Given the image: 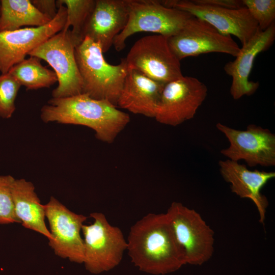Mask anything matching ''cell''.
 Wrapping results in <instances>:
<instances>
[{
  "instance_id": "6da1fadb",
  "label": "cell",
  "mask_w": 275,
  "mask_h": 275,
  "mask_svg": "<svg viewBox=\"0 0 275 275\" xmlns=\"http://www.w3.org/2000/svg\"><path fill=\"white\" fill-rule=\"evenodd\" d=\"M127 243L131 262L147 273L164 274L186 264L166 213H148L138 221L130 229Z\"/></svg>"
},
{
  "instance_id": "7a4b0ae2",
  "label": "cell",
  "mask_w": 275,
  "mask_h": 275,
  "mask_svg": "<svg viewBox=\"0 0 275 275\" xmlns=\"http://www.w3.org/2000/svg\"><path fill=\"white\" fill-rule=\"evenodd\" d=\"M40 117L46 123L87 126L95 131L97 139L107 143H113L130 122L129 115L112 103L84 93L51 98L42 107Z\"/></svg>"
},
{
  "instance_id": "3957f363",
  "label": "cell",
  "mask_w": 275,
  "mask_h": 275,
  "mask_svg": "<svg viewBox=\"0 0 275 275\" xmlns=\"http://www.w3.org/2000/svg\"><path fill=\"white\" fill-rule=\"evenodd\" d=\"M99 44L87 37L75 48V57L82 81V93L117 106L129 70L125 59L113 65L107 63Z\"/></svg>"
},
{
  "instance_id": "277c9868",
  "label": "cell",
  "mask_w": 275,
  "mask_h": 275,
  "mask_svg": "<svg viewBox=\"0 0 275 275\" xmlns=\"http://www.w3.org/2000/svg\"><path fill=\"white\" fill-rule=\"evenodd\" d=\"M129 17L124 29L115 37L113 45L120 51L127 39L139 32H150L168 38L177 34L193 17L190 14L163 5L160 1L129 0Z\"/></svg>"
},
{
  "instance_id": "5b68a950",
  "label": "cell",
  "mask_w": 275,
  "mask_h": 275,
  "mask_svg": "<svg viewBox=\"0 0 275 275\" xmlns=\"http://www.w3.org/2000/svg\"><path fill=\"white\" fill-rule=\"evenodd\" d=\"M94 222L81 228L84 239V260L86 268L99 273L109 270L121 262L127 250V240L121 230L111 225L101 212H92Z\"/></svg>"
},
{
  "instance_id": "8992f818",
  "label": "cell",
  "mask_w": 275,
  "mask_h": 275,
  "mask_svg": "<svg viewBox=\"0 0 275 275\" xmlns=\"http://www.w3.org/2000/svg\"><path fill=\"white\" fill-rule=\"evenodd\" d=\"M75 47L70 30H62L28 53L46 62L56 74L58 85L52 92V98L68 97L82 93V81L75 57Z\"/></svg>"
},
{
  "instance_id": "52a82bcc",
  "label": "cell",
  "mask_w": 275,
  "mask_h": 275,
  "mask_svg": "<svg viewBox=\"0 0 275 275\" xmlns=\"http://www.w3.org/2000/svg\"><path fill=\"white\" fill-rule=\"evenodd\" d=\"M176 238L184 249L186 264L201 265L214 253V231L193 209L172 203L166 213Z\"/></svg>"
},
{
  "instance_id": "ba28073f",
  "label": "cell",
  "mask_w": 275,
  "mask_h": 275,
  "mask_svg": "<svg viewBox=\"0 0 275 275\" xmlns=\"http://www.w3.org/2000/svg\"><path fill=\"white\" fill-rule=\"evenodd\" d=\"M129 68L166 85L183 76L180 61L171 50L168 37L154 34L137 40L125 58Z\"/></svg>"
},
{
  "instance_id": "9c48e42d",
  "label": "cell",
  "mask_w": 275,
  "mask_h": 275,
  "mask_svg": "<svg viewBox=\"0 0 275 275\" xmlns=\"http://www.w3.org/2000/svg\"><path fill=\"white\" fill-rule=\"evenodd\" d=\"M207 91L204 83L191 76L183 75L166 84L154 118L161 124L173 126L193 118Z\"/></svg>"
},
{
  "instance_id": "30bf717a",
  "label": "cell",
  "mask_w": 275,
  "mask_h": 275,
  "mask_svg": "<svg viewBox=\"0 0 275 275\" xmlns=\"http://www.w3.org/2000/svg\"><path fill=\"white\" fill-rule=\"evenodd\" d=\"M168 43L179 61L210 52L235 57L240 49L231 36L221 34L207 22L194 16L177 34L168 38Z\"/></svg>"
},
{
  "instance_id": "8fae6325",
  "label": "cell",
  "mask_w": 275,
  "mask_h": 275,
  "mask_svg": "<svg viewBox=\"0 0 275 275\" xmlns=\"http://www.w3.org/2000/svg\"><path fill=\"white\" fill-rule=\"evenodd\" d=\"M216 127L229 141V147L221 151L229 159L244 160L250 167L275 166V135L269 130L254 124L248 125L245 130L221 123Z\"/></svg>"
},
{
  "instance_id": "7c38bea8",
  "label": "cell",
  "mask_w": 275,
  "mask_h": 275,
  "mask_svg": "<svg viewBox=\"0 0 275 275\" xmlns=\"http://www.w3.org/2000/svg\"><path fill=\"white\" fill-rule=\"evenodd\" d=\"M164 6L179 9L207 22L225 35H233L245 45L259 29L245 7L238 9L216 7L192 0L160 1Z\"/></svg>"
},
{
  "instance_id": "4fadbf2b",
  "label": "cell",
  "mask_w": 275,
  "mask_h": 275,
  "mask_svg": "<svg viewBox=\"0 0 275 275\" xmlns=\"http://www.w3.org/2000/svg\"><path fill=\"white\" fill-rule=\"evenodd\" d=\"M44 208L52 237L49 246L58 256L82 263L84 242L80 231L87 217L70 211L53 197Z\"/></svg>"
},
{
  "instance_id": "5bb4252c",
  "label": "cell",
  "mask_w": 275,
  "mask_h": 275,
  "mask_svg": "<svg viewBox=\"0 0 275 275\" xmlns=\"http://www.w3.org/2000/svg\"><path fill=\"white\" fill-rule=\"evenodd\" d=\"M57 7L56 16L45 25L0 32L1 74L8 73L13 66L24 60L30 51L63 29L67 18L66 8L61 5Z\"/></svg>"
},
{
  "instance_id": "9a60e30c",
  "label": "cell",
  "mask_w": 275,
  "mask_h": 275,
  "mask_svg": "<svg viewBox=\"0 0 275 275\" xmlns=\"http://www.w3.org/2000/svg\"><path fill=\"white\" fill-rule=\"evenodd\" d=\"M274 39V23L265 31L259 29L254 37L242 46L236 59L225 65L224 71L232 78L230 92L234 99H239L244 95L250 96L257 91L259 83L249 80L254 61L260 53L269 48Z\"/></svg>"
},
{
  "instance_id": "2e32d148",
  "label": "cell",
  "mask_w": 275,
  "mask_h": 275,
  "mask_svg": "<svg viewBox=\"0 0 275 275\" xmlns=\"http://www.w3.org/2000/svg\"><path fill=\"white\" fill-rule=\"evenodd\" d=\"M129 0H96L83 31L87 37L100 45L103 52L113 45L115 37L128 22Z\"/></svg>"
},
{
  "instance_id": "e0dca14e",
  "label": "cell",
  "mask_w": 275,
  "mask_h": 275,
  "mask_svg": "<svg viewBox=\"0 0 275 275\" xmlns=\"http://www.w3.org/2000/svg\"><path fill=\"white\" fill-rule=\"evenodd\" d=\"M219 171L223 179L230 184L231 191L241 198H248L255 205L259 222L264 224L269 202L261 191L271 179L274 172L249 170L246 166L230 159L219 160Z\"/></svg>"
},
{
  "instance_id": "ac0fdd59",
  "label": "cell",
  "mask_w": 275,
  "mask_h": 275,
  "mask_svg": "<svg viewBox=\"0 0 275 275\" xmlns=\"http://www.w3.org/2000/svg\"><path fill=\"white\" fill-rule=\"evenodd\" d=\"M164 85L129 68L117 106L135 114L154 118Z\"/></svg>"
},
{
  "instance_id": "d6986e66",
  "label": "cell",
  "mask_w": 275,
  "mask_h": 275,
  "mask_svg": "<svg viewBox=\"0 0 275 275\" xmlns=\"http://www.w3.org/2000/svg\"><path fill=\"white\" fill-rule=\"evenodd\" d=\"M12 196L15 214L22 226L52 240L45 225L44 205L41 204L33 184L24 179H15Z\"/></svg>"
},
{
  "instance_id": "ffe728a7",
  "label": "cell",
  "mask_w": 275,
  "mask_h": 275,
  "mask_svg": "<svg viewBox=\"0 0 275 275\" xmlns=\"http://www.w3.org/2000/svg\"><path fill=\"white\" fill-rule=\"evenodd\" d=\"M30 0H2L0 32L11 31L22 26L38 27L50 22Z\"/></svg>"
},
{
  "instance_id": "44dd1931",
  "label": "cell",
  "mask_w": 275,
  "mask_h": 275,
  "mask_svg": "<svg viewBox=\"0 0 275 275\" xmlns=\"http://www.w3.org/2000/svg\"><path fill=\"white\" fill-rule=\"evenodd\" d=\"M8 72L26 90L48 88L58 82L55 72L43 66L40 59L33 56L16 64Z\"/></svg>"
},
{
  "instance_id": "7402d4cb",
  "label": "cell",
  "mask_w": 275,
  "mask_h": 275,
  "mask_svg": "<svg viewBox=\"0 0 275 275\" xmlns=\"http://www.w3.org/2000/svg\"><path fill=\"white\" fill-rule=\"evenodd\" d=\"M96 0H58L57 5L64 6L67 18L63 31L70 30L71 36L76 46L84 39L83 31L95 5Z\"/></svg>"
},
{
  "instance_id": "603a6c76",
  "label": "cell",
  "mask_w": 275,
  "mask_h": 275,
  "mask_svg": "<svg viewBox=\"0 0 275 275\" xmlns=\"http://www.w3.org/2000/svg\"><path fill=\"white\" fill-rule=\"evenodd\" d=\"M21 85L9 72L0 75V117L9 119L14 114L15 100Z\"/></svg>"
},
{
  "instance_id": "cb8c5ba5",
  "label": "cell",
  "mask_w": 275,
  "mask_h": 275,
  "mask_svg": "<svg viewBox=\"0 0 275 275\" xmlns=\"http://www.w3.org/2000/svg\"><path fill=\"white\" fill-rule=\"evenodd\" d=\"M242 3L260 30L265 31L274 23V0H242Z\"/></svg>"
},
{
  "instance_id": "d4e9b609",
  "label": "cell",
  "mask_w": 275,
  "mask_h": 275,
  "mask_svg": "<svg viewBox=\"0 0 275 275\" xmlns=\"http://www.w3.org/2000/svg\"><path fill=\"white\" fill-rule=\"evenodd\" d=\"M15 178L11 175H0V225L20 223L14 208L12 186Z\"/></svg>"
},
{
  "instance_id": "484cf974",
  "label": "cell",
  "mask_w": 275,
  "mask_h": 275,
  "mask_svg": "<svg viewBox=\"0 0 275 275\" xmlns=\"http://www.w3.org/2000/svg\"><path fill=\"white\" fill-rule=\"evenodd\" d=\"M32 4L42 14L52 20L57 15L58 8L54 0H32Z\"/></svg>"
},
{
  "instance_id": "4316f807",
  "label": "cell",
  "mask_w": 275,
  "mask_h": 275,
  "mask_svg": "<svg viewBox=\"0 0 275 275\" xmlns=\"http://www.w3.org/2000/svg\"><path fill=\"white\" fill-rule=\"evenodd\" d=\"M194 2L216 7L238 9L244 7L240 0H192Z\"/></svg>"
},
{
  "instance_id": "83f0119b",
  "label": "cell",
  "mask_w": 275,
  "mask_h": 275,
  "mask_svg": "<svg viewBox=\"0 0 275 275\" xmlns=\"http://www.w3.org/2000/svg\"><path fill=\"white\" fill-rule=\"evenodd\" d=\"M1 1H0V17H1Z\"/></svg>"
}]
</instances>
